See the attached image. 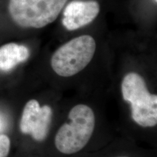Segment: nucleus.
Returning a JSON list of instances; mask_svg holds the SVG:
<instances>
[{
    "mask_svg": "<svg viewBox=\"0 0 157 157\" xmlns=\"http://www.w3.org/2000/svg\"><path fill=\"white\" fill-rule=\"evenodd\" d=\"M101 6L93 0H74L66 6L63 13L62 23L68 31L81 29L96 18Z\"/></svg>",
    "mask_w": 157,
    "mask_h": 157,
    "instance_id": "obj_5",
    "label": "nucleus"
},
{
    "mask_svg": "<svg viewBox=\"0 0 157 157\" xmlns=\"http://www.w3.org/2000/svg\"><path fill=\"white\" fill-rule=\"evenodd\" d=\"M52 109L48 105L40 107L35 114L31 121L29 133L35 140L41 142L46 138L52 119Z\"/></svg>",
    "mask_w": 157,
    "mask_h": 157,
    "instance_id": "obj_7",
    "label": "nucleus"
},
{
    "mask_svg": "<svg viewBox=\"0 0 157 157\" xmlns=\"http://www.w3.org/2000/svg\"><path fill=\"white\" fill-rule=\"evenodd\" d=\"M121 93L125 101L131 105L132 118L143 127L157 124V95L149 93L144 78L131 72L121 82Z\"/></svg>",
    "mask_w": 157,
    "mask_h": 157,
    "instance_id": "obj_3",
    "label": "nucleus"
},
{
    "mask_svg": "<svg viewBox=\"0 0 157 157\" xmlns=\"http://www.w3.org/2000/svg\"><path fill=\"white\" fill-rule=\"evenodd\" d=\"M3 128V120L2 119L1 116H0V131L2 130V129Z\"/></svg>",
    "mask_w": 157,
    "mask_h": 157,
    "instance_id": "obj_10",
    "label": "nucleus"
},
{
    "mask_svg": "<svg viewBox=\"0 0 157 157\" xmlns=\"http://www.w3.org/2000/svg\"><path fill=\"white\" fill-rule=\"evenodd\" d=\"M10 150V140L6 135H0V157H7Z\"/></svg>",
    "mask_w": 157,
    "mask_h": 157,
    "instance_id": "obj_9",
    "label": "nucleus"
},
{
    "mask_svg": "<svg viewBox=\"0 0 157 157\" xmlns=\"http://www.w3.org/2000/svg\"><path fill=\"white\" fill-rule=\"evenodd\" d=\"M40 107L39 102L34 99L30 100L25 104L20 121V130L23 134L29 135L31 121Z\"/></svg>",
    "mask_w": 157,
    "mask_h": 157,
    "instance_id": "obj_8",
    "label": "nucleus"
},
{
    "mask_svg": "<svg viewBox=\"0 0 157 157\" xmlns=\"http://www.w3.org/2000/svg\"><path fill=\"white\" fill-rule=\"evenodd\" d=\"M155 1H156V0H155Z\"/></svg>",
    "mask_w": 157,
    "mask_h": 157,
    "instance_id": "obj_12",
    "label": "nucleus"
},
{
    "mask_svg": "<svg viewBox=\"0 0 157 157\" xmlns=\"http://www.w3.org/2000/svg\"><path fill=\"white\" fill-rule=\"evenodd\" d=\"M30 51L26 46L17 43H7L0 47V71L7 72L21 63L26 61Z\"/></svg>",
    "mask_w": 157,
    "mask_h": 157,
    "instance_id": "obj_6",
    "label": "nucleus"
},
{
    "mask_svg": "<svg viewBox=\"0 0 157 157\" xmlns=\"http://www.w3.org/2000/svg\"><path fill=\"white\" fill-rule=\"evenodd\" d=\"M95 50L96 42L93 36H77L63 44L54 52L51 58V66L58 76H74L87 67Z\"/></svg>",
    "mask_w": 157,
    "mask_h": 157,
    "instance_id": "obj_4",
    "label": "nucleus"
},
{
    "mask_svg": "<svg viewBox=\"0 0 157 157\" xmlns=\"http://www.w3.org/2000/svg\"><path fill=\"white\" fill-rule=\"evenodd\" d=\"M68 0H7L10 18L23 29H42L57 19Z\"/></svg>",
    "mask_w": 157,
    "mask_h": 157,
    "instance_id": "obj_2",
    "label": "nucleus"
},
{
    "mask_svg": "<svg viewBox=\"0 0 157 157\" xmlns=\"http://www.w3.org/2000/svg\"><path fill=\"white\" fill-rule=\"evenodd\" d=\"M69 122L60 127L55 137L56 148L63 154H74L87 146L95 127L93 110L84 104H78L68 113Z\"/></svg>",
    "mask_w": 157,
    "mask_h": 157,
    "instance_id": "obj_1",
    "label": "nucleus"
},
{
    "mask_svg": "<svg viewBox=\"0 0 157 157\" xmlns=\"http://www.w3.org/2000/svg\"><path fill=\"white\" fill-rule=\"evenodd\" d=\"M117 157H127V156H117Z\"/></svg>",
    "mask_w": 157,
    "mask_h": 157,
    "instance_id": "obj_11",
    "label": "nucleus"
}]
</instances>
